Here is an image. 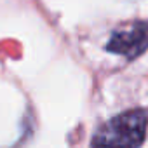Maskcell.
<instances>
[{
    "label": "cell",
    "mask_w": 148,
    "mask_h": 148,
    "mask_svg": "<svg viewBox=\"0 0 148 148\" xmlns=\"http://www.w3.org/2000/svg\"><path fill=\"white\" fill-rule=\"evenodd\" d=\"M148 49V23L134 21L127 26L119 28L112 33L106 51L113 54L125 56L127 59H136Z\"/></svg>",
    "instance_id": "obj_2"
},
{
    "label": "cell",
    "mask_w": 148,
    "mask_h": 148,
    "mask_svg": "<svg viewBox=\"0 0 148 148\" xmlns=\"http://www.w3.org/2000/svg\"><path fill=\"white\" fill-rule=\"evenodd\" d=\"M148 108L122 112L103 125L92 136V148H139L146 138Z\"/></svg>",
    "instance_id": "obj_1"
}]
</instances>
